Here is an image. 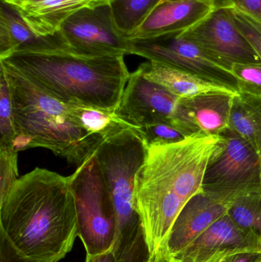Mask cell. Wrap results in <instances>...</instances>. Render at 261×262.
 <instances>
[{"label": "cell", "mask_w": 261, "mask_h": 262, "mask_svg": "<svg viewBox=\"0 0 261 262\" xmlns=\"http://www.w3.org/2000/svg\"><path fill=\"white\" fill-rule=\"evenodd\" d=\"M139 67L146 79L179 98H191L208 93L239 95V92L226 86L165 63L149 61Z\"/></svg>", "instance_id": "obj_17"}, {"label": "cell", "mask_w": 261, "mask_h": 262, "mask_svg": "<svg viewBox=\"0 0 261 262\" xmlns=\"http://www.w3.org/2000/svg\"><path fill=\"white\" fill-rule=\"evenodd\" d=\"M181 35L228 70L236 63H261L260 57L238 26L233 8L213 9Z\"/></svg>", "instance_id": "obj_11"}, {"label": "cell", "mask_w": 261, "mask_h": 262, "mask_svg": "<svg viewBox=\"0 0 261 262\" xmlns=\"http://www.w3.org/2000/svg\"><path fill=\"white\" fill-rule=\"evenodd\" d=\"M233 9L238 26L261 60V20L253 18L235 8H233Z\"/></svg>", "instance_id": "obj_28"}, {"label": "cell", "mask_w": 261, "mask_h": 262, "mask_svg": "<svg viewBox=\"0 0 261 262\" xmlns=\"http://www.w3.org/2000/svg\"><path fill=\"white\" fill-rule=\"evenodd\" d=\"M222 135L196 134L179 142L147 146L136 176V207L149 255L168 247L182 209L202 191L207 166Z\"/></svg>", "instance_id": "obj_1"}, {"label": "cell", "mask_w": 261, "mask_h": 262, "mask_svg": "<svg viewBox=\"0 0 261 262\" xmlns=\"http://www.w3.org/2000/svg\"><path fill=\"white\" fill-rule=\"evenodd\" d=\"M242 252L261 253V241L239 227L227 213L174 256L182 262H206L221 254Z\"/></svg>", "instance_id": "obj_12"}, {"label": "cell", "mask_w": 261, "mask_h": 262, "mask_svg": "<svg viewBox=\"0 0 261 262\" xmlns=\"http://www.w3.org/2000/svg\"><path fill=\"white\" fill-rule=\"evenodd\" d=\"M228 210L225 203L206 192L196 194L185 204L173 225L168 241L170 253L176 255L226 215Z\"/></svg>", "instance_id": "obj_15"}, {"label": "cell", "mask_w": 261, "mask_h": 262, "mask_svg": "<svg viewBox=\"0 0 261 262\" xmlns=\"http://www.w3.org/2000/svg\"><path fill=\"white\" fill-rule=\"evenodd\" d=\"M173 1H179V0H160V2H159V4H160V3H165V2H173Z\"/></svg>", "instance_id": "obj_34"}, {"label": "cell", "mask_w": 261, "mask_h": 262, "mask_svg": "<svg viewBox=\"0 0 261 262\" xmlns=\"http://www.w3.org/2000/svg\"><path fill=\"white\" fill-rule=\"evenodd\" d=\"M228 215L239 227L254 234L261 241V192L238 199L228 209Z\"/></svg>", "instance_id": "obj_22"}, {"label": "cell", "mask_w": 261, "mask_h": 262, "mask_svg": "<svg viewBox=\"0 0 261 262\" xmlns=\"http://www.w3.org/2000/svg\"><path fill=\"white\" fill-rule=\"evenodd\" d=\"M149 257L148 249L144 239V232H139L137 238L124 259L121 262H145ZM85 262H116L111 252L97 255H87Z\"/></svg>", "instance_id": "obj_27"}, {"label": "cell", "mask_w": 261, "mask_h": 262, "mask_svg": "<svg viewBox=\"0 0 261 262\" xmlns=\"http://www.w3.org/2000/svg\"><path fill=\"white\" fill-rule=\"evenodd\" d=\"M234 4L235 9L261 20V0H234Z\"/></svg>", "instance_id": "obj_30"}, {"label": "cell", "mask_w": 261, "mask_h": 262, "mask_svg": "<svg viewBox=\"0 0 261 262\" xmlns=\"http://www.w3.org/2000/svg\"><path fill=\"white\" fill-rule=\"evenodd\" d=\"M260 157H261V147H260Z\"/></svg>", "instance_id": "obj_35"}, {"label": "cell", "mask_w": 261, "mask_h": 262, "mask_svg": "<svg viewBox=\"0 0 261 262\" xmlns=\"http://www.w3.org/2000/svg\"><path fill=\"white\" fill-rule=\"evenodd\" d=\"M0 262H35L20 253L0 232Z\"/></svg>", "instance_id": "obj_29"}, {"label": "cell", "mask_w": 261, "mask_h": 262, "mask_svg": "<svg viewBox=\"0 0 261 262\" xmlns=\"http://www.w3.org/2000/svg\"><path fill=\"white\" fill-rule=\"evenodd\" d=\"M249 142L260 154L261 147V98L239 94L234 97L229 129Z\"/></svg>", "instance_id": "obj_19"}, {"label": "cell", "mask_w": 261, "mask_h": 262, "mask_svg": "<svg viewBox=\"0 0 261 262\" xmlns=\"http://www.w3.org/2000/svg\"><path fill=\"white\" fill-rule=\"evenodd\" d=\"M209 4L213 9L220 8H234V0H201Z\"/></svg>", "instance_id": "obj_33"}, {"label": "cell", "mask_w": 261, "mask_h": 262, "mask_svg": "<svg viewBox=\"0 0 261 262\" xmlns=\"http://www.w3.org/2000/svg\"><path fill=\"white\" fill-rule=\"evenodd\" d=\"M0 63L65 104L116 113L130 74L124 56L86 57L65 49L15 52Z\"/></svg>", "instance_id": "obj_3"}, {"label": "cell", "mask_w": 261, "mask_h": 262, "mask_svg": "<svg viewBox=\"0 0 261 262\" xmlns=\"http://www.w3.org/2000/svg\"><path fill=\"white\" fill-rule=\"evenodd\" d=\"M18 152L15 146H0V200L18 180Z\"/></svg>", "instance_id": "obj_26"}, {"label": "cell", "mask_w": 261, "mask_h": 262, "mask_svg": "<svg viewBox=\"0 0 261 262\" xmlns=\"http://www.w3.org/2000/svg\"><path fill=\"white\" fill-rule=\"evenodd\" d=\"M130 40L131 55L183 69L239 92L232 72L219 64L199 46L182 37L181 32Z\"/></svg>", "instance_id": "obj_10"}, {"label": "cell", "mask_w": 261, "mask_h": 262, "mask_svg": "<svg viewBox=\"0 0 261 262\" xmlns=\"http://www.w3.org/2000/svg\"><path fill=\"white\" fill-rule=\"evenodd\" d=\"M0 72L10 92L17 150L45 148L77 167L94 152L103 139L80 127L70 116L68 104L3 63Z\"/></svg>", "instance_id": "obj_4"}, {"label": "cell", "mask_w": 261, "mask_h": 262, "mask_svg": "<svg viewBox=\"0 0 261 262\" xmlns=\"http://www.w3.org/2000/svg\"><path fill=\"white\" fill-rule=\"evenodd\" d=\"M0 232L35 262H59L78 237L70 177L36 167L0 200Z\"/></svg>", "instance_id": "obj_2"}, {"label": "cell", "mask_w": 261, "mask_h": 262, "mask_svg": "<svg viewBox=\"0 0 261 262\" xmlns=\"http://www.w3.org/2000/svg\"><path fill=\"white\" fill-rule=\"evenodd\" d=\"M68 51L86 57L131 55V43L116 28L110 5L84 9L60 28Z\"/></svg>", "instance_id": "obj_9"}, {"label": "cell", "mask_w": 261, "mask_h": 262, "mask_svg": "<svg viewBox=\"0 0 261 262\" xmlns=\"http://www.w3.org/2000/svg\"><path fill=\"white\" fill-rule=\"evenodd\" d=\"M10 5L38 36L58 33L63 23L84 9L110 5L112 0H2Z\"/></svg>", "instance_id": "obj_13"}, {"label": "cell", "mask_w": 261, "mask_h": 262, "mask_svg": "<svg viewBox=\"0 0 261 262\" xmlns=\"http://www.w3.org/2000/svg\"><path fill=\"white\" fill-rule=\"evenodd\" d=\"M70 177L76 204L78 236L87 255L111 252L116 215L94 152Z\"/></svg>", "instance_id": "obj_6"}, {"label": "cell", "mask_w": 261, "mask_h": 262, "mask_svg": "<svg viewBox=\"0 0 261 262\" xmlns=\"http://www.w3.org/2000/svg\"><path fill=\"white\" fill-rule=\"evenodd\" d=\"M142 136L147 146L158 143H171L181 141L189 134L165 122L153 123L136 129Z\"/></svg>", "instance_id": "obj_25"}, {"label": "cell", "mask_w": 261, "mask_h": 262, "mask_svg": "<svg viewBox=\"0 0 261 262\" xmlns=\"http://www.w3.org/2000/svg\"><path fill=\"white\" fill-rule=\"evenodd\" d=\"M222 137L205 170L202 191L229 209L240 197L261 192V157L251 143L232 131Z\"/></svg>", "instance_id": "obj_7"}, {"label": "cell", "mask_w": 261, "mask_h": 262, "mask_svg": "<svg viewBox=\"0 0 261 262\" xmlns=\"http://www.w3.org/2000/svg\"><path fill=\"white\" fill-rule=\"evenodd\" d=\"M16 137L9 86L0 72V146H15Z\"/></svg>", "instance_id": "obj_23"}, {"label": "cell", "mask_w": 261, "mask_h": 262, "mask_svg": "<svg viewBox=\"0 0 261 262\" xmlns=\"http://www.w3.org/2000/svg\"><path fill=\"white\" fill-rule=\"evenodd\" d=\"M213 258V257H212ZM211 259L206 262H211ZM145 262H182L177 258L172 255L169 250L168 247L161 248L154 253L149 255L147 261Z\"/></svg>", "instance_id": "obj_31"}, {"label": "cell", "mask_w": 261, "mask_h": 262, "mask_svg": "<svg viewBox=\"0 0 261 262\" xmlns=\"http://www.w3.org/2000/svg\"><path fill=\"white\" fill-rule=\"evenodd\" d=\"M65 49L68 50L59 32L38 36L26 24L18 12L5 2L0 3V59L15 52Z\"/></svg>", "instance_id": "obj_16"}, {"label": "cell", "mask_w": 261, "mask_h": 262, "mask_svg": "<svg viewBox=\"0 0 261 262\" xmlns=\"http://www.w3.org/2000/svg\"><path fill=\"white\" fill-rule=\"evenodd\" d=\"M229 262H261L260 252H242L231 257Z\"/></svg>", "instance_id": "obj_32"}, {"label": "cell", "mask_w": 261, "mask_h": 262, "mask_svg": "<svg viewBox=\"0 0 261 262\" xmlns=\"http://www.w3.org/2000/svg\"><path fill=\"white\" fill-rule=\"evenodd\" d=\"M239 94L261 98V63H236L231 68Z\"/></svg>", "instance_id": "obj_24"}, {"label": "cell", "mask_w": 261, "mask_h": 262, "mask_svg": "<svg viewBox=\"0 0 261 262\" xmlns=\"http://www.w3.org/2000/svg\"><path fill=\"white\" fill-rule=\"evenodd\" d=\"M147 149L139 131L129 127L103 140L94 151L116 215V235L111 252L116 262L124 259L142 230L135 183Z\"/></svg>", "instance_id": "obj_5"}, {"label": "cell", "mask_w": 261, "mask_h": 262, "mask_svg": "<svg viewBox=\"0 0 261 262\" xmlns=\"http://www.w3.org/2000/svg\"><path fill=\"white\" fill-rule=\"evenodd\" d=\"M212 10L209 4L201 0L160 3L129 39H144L185 32L202 21Z\"/></svg>", "instance_id": "obj_14"}, {"label": "cell", "mask_w": 261, "mask_h": 262, "mask_svg": "<svg viewBox=\"0 0 261 262\" xmlns=\"http://www.w3.org/2000/svg\"><path fill=\"white\" fill-rule=\"evenodd\" d=\"M70 116L75 122L92 135L103 140L130 127L116 115V113L101 110L97 107L81 104H67Z\"/></svg>", "instance_id": "obj_20"}, {"label": "cell", "mask_w": 261, "mask_h": 262, "mask_svg": "<svg viewBox=\"0 0 261 262\" xmlns=\"http://www.w3.org/2000/svg\"><path fill=\"white\" fill-rule=\"evenodd\" d=\"M160 0H112L113 21L118 30L129 38L145 21Z\"/></svg>", "instance_id": "obj_21"}, {"label": "cell", "mask_w": 261, "mask_h": 262, "mask_svg": "<svg viewBox=\"0 0 261 262\" xmlns=\"http://www.w3.org/2000/svg\"><path fill=\"white\" fill-rule=\"evenodd\" d=\"M116 114L133 128L165 122L189 135L200 134L181 98L146 79L139 67L130 74Z\"/></svg>", "instance_id": "obj_8"}, {"label": "cell", "mask_w": 261, "mask_h": 262, "mask_svg": "<svg viewBox=\"0 0 261 262\" xmlns=\"http://www.w3.org/2000/svg\"><path fill=\"white\" fill-rule=\"evenodd\" d=\"M234 96L225 93L202 94L191 98H181V103L200 134L222 135L229 129Z\"/></svg>", "instance_id": "obj_18"}]
</instances>
